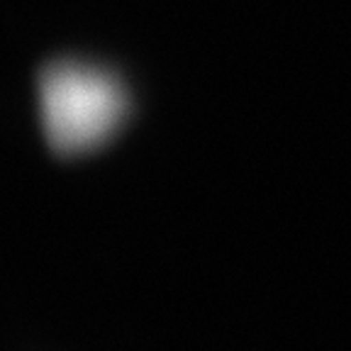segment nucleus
<instances>
[{
    "label": "nucleus",
    "mask_w": 351,
    "mask_h": 351,
    "mask_svg": "<svg viewBox=\"0 0 351 351\" xmlns=\"http://www.w3.org/2000/svg\"><path fill=\"white\" fill-rule=\"evenodd\" d=\"M39 117L54 154L76 156L112 139L130 117V95L112 73L76 61L44 66L37 78Z\"/></svg>",
    "instance_id": "1"
}]
</instances>
